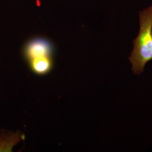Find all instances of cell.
<instances>
[{
	"mask_svg": "<svg viewBox=\"0 0 152 152\" xmlns=\"http://www.w3.org/2000/svg\"><path fill=\"white\" fill-rule=\"evenodd\" d=\"M140 30L133 41L129 60L132 72L140 75L147 63L152 60V5L139 13Z\"/></svg>",
	"mask_w": 152,
	"mask_h": 152,
	"instance_id": "6da1fadb",
	"label": "cell"
},
{
	"mask_svg": "<svg viewBox=\"0 0 152 152\" xmlns=\"http://www.w3.org/2000/svg\"><path fill=\"white\" fill-rule=\"evenodd\" d=\"M54 48L51 42L43 37L29 40L23 48V55L30 69L34 74L43 76L53 66Z\"/></svg>",
	"mask_w": 152,
	"mask_h": 152,
	"instance_id": "7a4b0ae2",
	"label": "cell"
},
{
	"mask_svg": "<svg viewBox=\"0 0 152 152\" xmlns=\"http://www.w3.org/2000/svg\"><path fill=\"white\" fill-rule=\"evenodd\" d=\"M22 139L19 131H0V152H12V148Z\"/></svg>",
	"mask_w": 152,
	"mask_h": 152,
	"instance_id": "3957f363",
	"label": "cell"
}]
</instances>
